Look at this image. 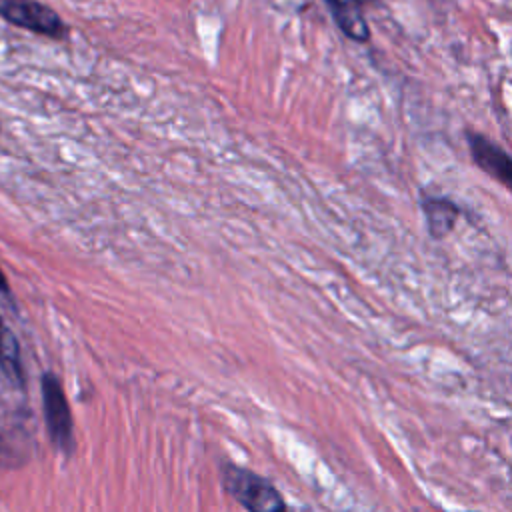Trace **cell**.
Wrapping results in <instances>:
<instances>
[{
    "label": "cell",
    "instance_id": "6",
    "mask_svg": "<svg viewBox=\"0 0 512 512\" xmlns=\"http://www.w3.org/2000/svg\"><path fill=\"white\" fill-rule=\"evenodd\" d=\"M0 370L10 378L16 386H22L24 382V370H22V358H20V346L12 330L4 324L0 318Z\"/></svg>",
    "mask_w": 512,
    "mask_h": 512
},
{
    "label": "cell",
    "instance_id": "3",
    "mask_svg": "<svg viewBox=\"0 0 512 512\" xmlns=\"http://www.w3.org/2000/svg\"><path fill=\"white\" fill-rule=\"evenodd\" d=\"M0 16L18 28L52 40H66L70 34L60 14L38 0H0Z\"/></svg>",
    "mask_w": 512,
    "mask_h": 512
},
{
    "label": "cell",
    "instance_id": "1",
    "mask_svg": "<svg viewBox=\"0 0 512 512\" xmlns=\"http://www.w3.org/2000/svg\"><path fill=\"white\" fill-rule=\"evenodd\" d=\"M226 492L248 512H286V502L272 482L238 464L222 468Z\"/></svg>",
    "mask_w": 512,
    "mask_h": 512
},
{
    "label": "cell",
    "instance_id": "4",
    "mask_svg": "<svg viewBox=\"0 0 512 512\" xmlns=\"http://www.w3.org/2000/svg\"><path fill=\"white\" fill-rule=\"evenodd\" d=\"M468 142L474 162L492 178L502 182L508 190H512V156H508L500 146L492 144L480 134H472Z\"/></svg>",
    "mask_w": 512,
    "mask_h": 512
},
{
    "label": "cell",
    "instance_id": "8",
    "mask_svg": "<svg viewBox=\"0 0 512 512\" xmlns=\"http://www.w3.org/2000/svg\"><path fill=\"white\" fill-rule=\"evenodd\" d=\"M10 292V286H8V280H6V276L2 274V270H0V294H8Z\"/></svg>",
    "mask_w": 512,
    "mask_h": 512
},
{
    "label": "cell",
    "instance_id": "5",
    "mask_svg": "<svg viewBox=\"0 0 512 512\" xmlns=\"http://www.w3.org/2000/svg\"><path fill=\"white\" fill-rule=\"evenodd\" d=\"M338 28L356 42H366L370 38V28L364 20L358 0H324Z\"/></svg>",
    "mask_w": 512,
    "mask_h": 512
},
{
    "label": "cell",
    "instance_id": "7",
    "mask_svg": "<svg viewBox=\"0 0 512 512\" xmlns=\"http://www.w3.org/2000/svg\"><path fill=\"white\" fill-rule=\"evenodd\" d=\"M424 212H426L430 234L436 238L444 236L452 228L458 214L456 206L446 198H426Z\"/></svg>",
    "mask_w": 512,
    "mask_h": 512
},
{
    "label": "cell",
    "instance_id": "2",
    "mask_svg": "<svg viewBox=\"0 0 512 512\" xmlns=\"http://www.w3.org/2000/svg\"><path fill=\"white\" fill-rule=\"evenodd\" d=\"M40 392H42L44 422L48 428L50 442L58 452L70 456L76 448L74 420H72L70 404L60 378L52 372H44L40 382Z\"/></svg>",
    "mask_w": 512,
    "mask_h": 512
}]
</instances>
